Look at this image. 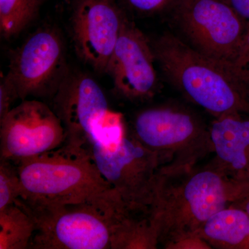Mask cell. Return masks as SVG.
Segmentation results:
<instances>
[{
    "label": "cell",
    "instance_id": "cell-1",
    "mask_svg": "<svg viewBox=\"0 0 249 249\" xmlns=\"http://www.w3.org/2000/svg\"><path fill=\"white\" fill-rule=\"evenodd\" d=\"M246 188L217 168L160 173L151 205L160 241L175 247L199 238L205 222L231 206Z\"/></svg>",
    "mask_w": 249,
    "mask_h": 249
},
{
    "label": "cell",
    "instance_id": "cell-2",
    "mask_svg": "<svg viewBox=\"0 0 249 249\" xmlns=\"http://www.w3.org/2000/svg\"><path fill=\"white\" fill-rule=\"evenodd\" d=\"M22 181L19 199L30 204H124L103 178L90 150L63 145L14 163Z\"/></svg>",
    "mask_w": 249,
    "mask_h": 249
},
{
    "label": "cell",
    "instance_id": "cell-3",
    "mask_svg": "<svg viewBox=\"0 0 249 249\" xmlns=\"http://www.w3.org/2000/svg\"><path fill=\"white\" fill-rule=\"evenodd\" d=\"M151 45L166 79L192 102L216 118L249 114L245 91L222 64L170 33Z\"/></svg>",
    "mask_w": 249,
    "mask_h": 249
},
{
    "label": "cell",
    "instance_id": "cell-4",
    "mask_svg": "<svg viewBox=\"0 0 249 249\" xmlns=\"http://www.w3.org/2000/svg\"><path fill=\"white\" fill-rule=\"evenodd\" d=\"M18 202L35 220L30 248L36 249H110L111 222L124 206L89 202L30 204L21 199Z\"/></svg>",
    "mask_w": 249,
    "mask_h": 249
},
{
    "label": "cell",
    "instance_id": "cell-5",
    "mask_svg": "<svg viewBox=\"0 0 249 249\" xmlns=\"http://www.w3.org/2000/svg\"><path fill=\"white\" fill-rule=\"evenodd\" d=\"M133 130L134 138L158 155L162 173L193 168L212 147L210 128L183 108L144 109L134 119Z\"/></svg>",
    "mask_w": 249,
    "mask_h": 249
},
{
    "label": "cell",
    "instance_id": "cell-6",
    "mask_svg": "<svg viewBox=\"0 0 249 249\" xmlns=\"http://www.w3.org/2000/svg\"><path fill=\"white\" fill-rule=\"evenodd\" d=\"M90 153L103 178L127 208L150 209L160 170L155 152L126 134L116 145H91Z\"/></svg>",
    "mask_w": 249,
    "mask_h": 249
},
{
    "label": "cell",
    "instance_id": "cell-7",
    "mask_svg": "<svg viewBox=\"0 0 249 249\" xmlns=\"http://www.w3.org/2000/svg\"><path fill=\"white\" fill-rule=\"evenodd\" d=\"M175 18L192 47L223 66L235 56L247 24L227 0H176Z\"/></svg>",
    "mask_w": 249,
    "mask_h": 249
},
{
    "label": "cell",
    "instance_id": "cell-8",
    "mask_svg": "<svg viewBox=\"0 0 249 249\" xmlns=\"http://www.w3.org/2000/svg\"><path fill=\"white\" fill-rule=\"evenodd\" d=\"M68 70L61 35L45 27L31 34L14 52L5 76L24 101L31 96L53 98Z\"/></svg>",
    "mask_w": 249,
    "mask_h": 249
},
{
    "label": "cell",
    "instance_id": "cell-9",
    "mask_svg": "<svg viewBox=\"0 0 249 249\" xmlns=\"http://www.w3.org/2000/svg\"><path fill=\"white\" fill-rule=\"evenodd\" d=\"M65 131L53 109L36 100H24L0 119L1 160H19L56 150Z\"/></svg>",
    "mask_w": 249,
    "mask_h": 249
},
{
    "label": "cell",
    "instance_id": "cell-10",
    "mask_svg": "<svg viewBox=\"0 0 249 249\" xmlns=\"http://www.w3.org/2000/svg\"><path fill=\"white\" fill-rule=\"evenodd\" d=\"M53 111L65 131L64 145L90 150V140L111 111L96 80L87 73L70 71L53 97Z\"/></svg>",
    "mask_w": 249,
    "mask_h": 249
},
{
    "label": "cell",
    "instance_id": "cell-11",
    "mask_svg": "<svg viewBox=\"0 0 249 249\" xmlns=\"http://www.w3.org/2000/svg\"><path fill=\"white\" fill-rule=\"evenodd\" d=\"M126 18L116 0H72L75 48L95 71L106 73Z\"/></svg>",
    "mask_w": 249,
    "mask_h": 249
},
{
    "label": "cell",
    "instance_id": "cell-12",
    "mask_svg": "<svg viewBox=\"0 0 249 249\" xmlns=\"http://www.w3.org/2000/svg\"><path fill=\"white\" fill-rule=\"evenodd\" d=\"M155 61L151 42L126 18L106 71L115 92L131 101L153 97L158 89Z\"/></svg>",
    "mask_w": 249,
    "mask_h": 249
},
{
    "label": "cell",
    "instance_id": "cell-13",
    "mask_svg": "<svg viewBox=\"0 0 249 249\" xmlns=\"http://www.w3.org/2000/svg\"><path fill=\"white\" fill-rule=\"evenodd\" d=\"M210 137L217 169L232 181L249 186V114L216 118Z\"/></svg>",
    "mask_w": 249,
    "mask_h": 249
},
{
    "label": "cell",
    "instance_id": "cell-14",
    "mask_svg": "<svg viewBox=\"0 0 249 249\" xmlns=\"http://www.w3.org/2000/svg\"><path fill=\"white\" fill-rule=\"evenodd\" d=\"M198 237L218 248L249 249V214L231 205L210 217Z\"/></svg>",
    "mask_w": 249,
    "mask_h": 249
},
{
    "label": "cell",
    "instance_id": "cell-15",
    "mask_svg": "<svg viewBox=\"0 0 249 249\" xmlns=\"http://www.w3.org/2000/svg\"><path fill=\"white\" fill-rule=\"evenodd\" d=\"M128 208L114 214L110 230V249H155L160 242L158 228L152 213L146 218L132 215Z\"/></svg>",
    "mask_w": 249,
    "mask_h": 249
},
{
    "label": "cell",
    "instance_id": "cell-16",
    "mask_svg": "<svg viewBox=\"0 0 249 249\" xmlns=\"http://www.w3.org/2000/svg\"><path fill=\"white\" fill-rule=\"evenodd\" d=\"M36 229L33 216L16 201L0 211V249L29 248Z\"/></svg>",
    "mask_w": 249,
    "mask_h": 249
},
{
    "label": "cell",
    "instance_id": "cell-17",
    "mask_svg": "<svg viewBox=\"0 0 249 249\" xmlns=\"http://www.w3.org/2000/svg\"><path fill=\"white\" fill-rule=\"evenodd\" d=\"M43 0H0V32L11 38L35 19Z\"/></svg>",
    "mask_w": 249,
    "mask_h": 249
},
{
    "label": "cell",
    "instance_id": "cell-18",
    "mask_svg": "<svg viewBox=\"0 0 249 249\" xmlns=\"http://www.w3.org/2000/svg\"><path fill=\"white\" fill-rule=\"evenodd\" d=\"M11 160L0 161V211L22 197L23 188L16 165Z\"/></svg>",
    "mask_w": 249,
    "mask_h": 249
},
{
    "label": "cell",
    "instance_id": "cell-19",
    "mask_svg": "<svg viewBox=\"0 0 249 249\" xmlns=\"http://www.w3.org/2000/svg\"><path fill=\"white\" fill-rule=\"evenodd\" d=\"M243 89H249V26L235 56L224 66Z\"/></svg>",
    "mask_w": 249,
    "mask_h": 249
},
{
    "label": "cell",
    "instance_id": "cell-20",
    "mask_svg": "<svg viewBox=\"0 0 249 249\" xmlns=\"http://www.w3.org/2000/svg\"><path fill=\"white\" fill-rule=\"evenodd\" d=\"M129 9L139 14H158L174 6L176 0H124Z\"/></svg>",
    "mask_w": 249,
    "mask_h": 249
},
{
    "label": "cell",
    "instance_id": "cell-21",
    "mask_svg": "<svg viewBox=\"0 0 249 249\" xmlns=\"http://www.w3.org/2000/svg\"><path fill=\"white\" fill-rule=\"evenodd\" d=\"M18 98H19L14 87L4 76L0 83V119L11 111V106Z\"/></svg>",
    "mask_w": 249,
    "mask_h": 249
},
{
    "label": "cell",
    "instance_id": "cell-22",
    "mask_svg": "<svg viewBox=\"0 0 249 249\" xmlns=\"http://www.w3.org/2000/svg\"><path fill=\"white\" fill-rule=\"evenodd\" d=\"M239 16L249 26V0H227Z\"/></svg>",
    "mask_w": 249,
    "mask_h": 249
},
{
    "label": "cell",
    "instance_id": "cell-23",
    "mask_svg": "<svg viewBox=\"0 0 249 249\" xmlns=\"http://www.w3.org/2000/svg\"><path fill=\"white\" fill-rule=\"evenodd\" d=\"M231 205L243 209L249 214V186L244 190L242 194Z\"/></svg>",
    "mask_w": 249,
    "mask_h": 249
},
{
    "label": "cell",
    "instance_id": "cell-24",
    "mask_svg": "<svg viewBox=\"0 0 249 249\" xmlns=\"http://www.w3.org/2000/svg\"><path fill=\"white\" fill-rule=\"evenodd\" d=\"M245 90L246 98H247V101L249 103V89H244Z\"/></svg>",
    "mask_w": 249,
    "mask_h": 249
}]
</instances>
